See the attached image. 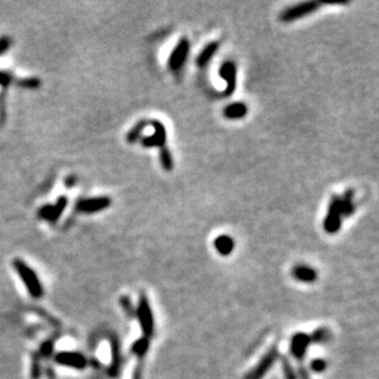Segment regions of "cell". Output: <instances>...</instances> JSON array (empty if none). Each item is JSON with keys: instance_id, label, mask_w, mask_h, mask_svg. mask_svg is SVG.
Returning a JSON list of instances; mask_svg holds the SVG:
<instances>
[{"instance_id": "obj_3", "label": "cell", "mask_w": 379, "mask_h": 379, "mask_svg": "<svg viewBox=\"0 0 379 379\" xmlns=\"http://www.w3.org/2000/svg\"><path fill=\"white\" fill-rule=\"evenodd\" d=\"M341 221H342V215L340 211V196L334 194L329 202L326 220H324V230L326 234H334L339 232Z\"/></svg>"}, {"instance_id": "obj_18", "label": "cell", "mask_w": 379, "mask_h": 379, "mask_svg": "<svg viewBox=\"0 0 379 379\" xmlns=\"http://www.w3.org/2000/svg\"><path fill=\"white\" fill-rule=\"evenodd\" d=\"M150 124L152 126L154 130V136L156 139V144L157 148H164L166 146V142H167V132H166V128H164V124L161 123L160 120H152L150 122Z\"/></svg>"}, {"instance_id": "obj_24", "label": "cell", "mask_w": 379, "mask_h": 379, "mask_svg": "<svg viewBox=\"0 0 379 379\" xmlns=\"http://www.w3.org/2000/svg\"><path fill=\"white\" fill-rule=\"evenodd\" d=\"M120 304L123 307L124 312L126 313V316H130V318H136V310L134 308L132 303L128 296H123L120 298Z\"/></svg>"}, {"instance_id": "obj_1", "label": "cell", "mask_w": 379, "mask_h": 379, "mask_svg": "<svg viewBox=\"0 0 379 379\" xmlns=\"http://www.w3.org/2000/svg\"><path fill=\"white\" fill-rule=\"evenodd\" d=\"M14 268L18 272V276L22 280L24 285L28 291V294H31L34 298H40L43 296V286L40 284L38 276H37L36 272L26 264L25 262H22L21 259H15L12 262Z\"/></svg>"}, {"instance_id": "obj_30", "label": "cell", "mask_w": 379, "mask_h": 379, "mask_svg": "<svg viewBox=\"0 0 379 379\" xmlns=\"http://www.w3.org/2000/svg\"><path fill=\"white\" fill-rule=\"evenodd\" d=\"M142 145L144 146V148H154V146H157L156 139H155V136H154V134L148 135V136L142 138Z\"/></svg>"}, {"instance_id": "obj_8", "label": "cell", "mask_w": 379, "mask_h": 379, "mask_svg": "<svg viewBox=\"0 0 379 379\" xmlns=\"http://www.w3.org/2000/svg\"><path fill=\"white\" fill-rule=\"evenodd\" d=\"M310 344H312V341H310V334L297 332V334H294V336L291 338V341H290V352H291L292 356H294L297 361L302 364L303 358H304Z\"/></svg>"}, {"instance_id": "obj_7", "label": "cell", "mask_w": 379, "mask_h": 379, "mask_svg": "<svg viewBox=\"0 0 379 379\" xmlns=\"http://www.w3.org/2000/svg\"><path fill=\"white\" fill-rule=\"evenodd\" d=\"M112 204V200L108 196L88 198V199H80L76 202V210L84 214H94L108 209Z\"/></svg>"}, {"instance_id": "obj_15", "label": "cell", "mask_w": 379, "mask_h": 379, "mask_svg": "<svg viewBox=\"0 0 379 379\" xmlns=\"http://www.w3.org/2000/svg\"><path fill=\"white\" fill-rule=\"evenodd\" d=\"M214 246H215L216 250H218L221 256H230V254L234 252V238L230 237L228 234H221L216 238L215 242H214Z\"/></svg>"}, {"instance_id": "obj_19", "label": "cell", "mask_w": 379, "mask_h": 379, "mask_svg": "<svg viewBox=\"0 0 379 379\" xmlns=\"http://www.w3.org/2000/svg\"><path fill=\"white\" fill-rule=\"evenodd\" d=\"M148 124H150V122L144 120V119L138 122L130 130H129L128 134H126V142H128L129 144H134V142H136L138 140L142 138V132H144V129L148 126Z\"/></svg>"}, {"instance_id": "obj_21", "label": "cell", "mask_w": 379, "mask_h": 379, "mask_svg": "<svg viewBox=\"0 0 379 379\" xmlns=\"http://www.w3.org/2000/svg\"><path fill=\"white\" fill-rule=\"evenodd\" d=\"M148 346H150V341H148V338L142 336L132 344V352L134 354L135 356L139 357V358H144L146 352H148Z\"/></svg>"}, {"instance_id": "obj_27", "label": "cell", "mask_w": 379, "mask_h": 379, "mask_svg": "<svg viewBox=\"0 0 379 379\" xmlns=\"http://www.w3.org/2000/svg\"><path fill=\"white\" fill-rule=\"evenodd\" d=\"M12 38H10L9 36L0 37V56L9 50V48H10V46H12Z\"/></svg>"}, {"instance_id": "obj_29", "label": "cell", "mask_w": 379, "mask_h": 379, "mask_svg": "<svg viewBox=\"0 0 379 379\" xmlns=\"http://www.w3.org/2000/svg\"><path fill=\"white\" fill-rule=\"evenodd\" d=\"M53 354V344L50 341H47V342L42 344L40 346V354L43 357H50V354Z\"/></svg>"}, {"instance_id": "obj_11", "label": "cell", "mask_w": 379, "mask_h": 379, "mask_svg": "<svg viewBox=\"0 0 379 379\" xmlns=\"http://www.w3.org/2000/svg\"><path fill=\"white\" fill-rule=\"evenodd\" d=\"M220 76L226 81L227 86L224 90L226 96H231L236 90V82H237V68L234 62H224L220 66Z\"/></svg>"}, {"instance_id": "obj_12", "label": "cell", "mask_w": 379, "mask_h": 379, "mask_svg": "<svg viewBox=\"0 0 379 379\" xmlns=\"http://www.w3.org/2000/svg\"><path fill=\"white\" fill-rule=\"evenodd\" d=\"M110 348H112V364H110L108 374L112 378H117L120 374L122 370V356H120V348H119V341L116 336L110 339Z\"/></svg>"}, {"instance_id": "obj_9", "label": "cell", "mask_w": 379, "mask_h": 379, "mask_svg": "<svg viewBox=\"0 0 379 379\" xmlns=\"http://www.w3.org/2000/svg\"><path fill=\"white\" fill-rule=\"evenodd\" d=\"M56 362L60 366H66L75 370H82L88 366V360L80 352H70V351H63L56 356Z\"/></svg>"}, {"instance_id": "obj_32", "label": "cell", "mask_w": 379, "mask_h": 379, "mask_svg": "<svg viewBox=\"0 0 379 379\" xmlns=\"http://www.w3.org/2000/svg\"><path fill=\"white\" fill-rule=\"evenodd\" d=\"M297 376H298L301 379H312L310 378V373H308V370H306L304 367L302 366V364H300V368H298V372H297Z\"/></svg>"}, {"instance_id": "obj_13", "label": "cell", "mask_w": 379, "mask_h": 379, "mask_svg": "<svg viewBox=\"0 0 379 379\" xmlns=\"http://www.w3.org/2000/svg\"><path fill=\"white\" fill-rule=\"evenodd\" d=\"M292 276L296 280L302 281V282H314L318 278L316 270L313 268L307 266L304 264H297L296 266L292 269Z\"/></svg>"}, {"instance_id": "obj_26", "label": "cell", "mask_w": 379, "mask_h": 379, "mask_svg": "<svg viewBox=\"0 0 379 379\" xmlns=\"http://www.w3.org/2000/svg\"><path fill=\"white\" fill-rule=\"evenodd\" d=\"M40 81L37 78H24L20 81V86L25 88H38Z\"/></svg>"}, {"instance_id": "obj_28", "label": "cell", "mask_w": 379, "mask_h": 379, "mask_svg": "<svg viewBox=\"0 0 379 379\" xmlns=\"http://www.w3.org/2000/svg\"><path fill=\"white\" fill-rule=\"evenodd\" d=\"M31 374H32V379H38L40 376V362H38V358H37L36 356H34V361H32Z\"/></svg>"}, {"instance_id": "obj_25", "label": "cell", "mask_w": 379, "mask_h": 379, "mask_svg": "<svg viewBox=\"0 0 379 379\" xmlns=\"http://www.w3.org/2000/svg\"><path fill=\"white\" fill-rule=\"evenodd\" d=\"M326 362L322 358L313 360L312 364H310V370L316 373H322L323 370H326Z\"/></svg>"}, {"instance_id": "obj_16", "label": "cell", "mask_w": 379, "mask_h": 379, "mask_svg": "<svg viewBox=\"0 0 379 379\" xmlns=\"http://www.w3.org/2000/svg\"><path fill=\"white\" fill-rule=\"evenodd\" d=\"M248 113V107L247 104H243V102H236V104H231L226 106V108L224 110V116L227 119H240L244 117Z\"/></svg>"}, {"instance_id": "obj_22", "label": "cell", "mask_w": 379, "mask_h": 379, "mask_svg": "<svg viewBox=\"0 0 379 379\" xmlns=\"http://www.w3.org/2000/svg\"><path fill=\"white\" fill-rule=\"evenodd\" d=\"M310 336L313 344H326L332 338V332L328 328H318Z\"/></svg>"}, {"instance_id": "obj_31", "label": "cell", "mask_w": 379, "mask_h": 379, "mask_svg": "<svg viewBox=\"0 0 379 379\" xmlns=\"http://www.w3.org/2000/svg\"><path fill=\"white\" fill-rule=\"evenodd\" d=\"M12 82V75L5 72H0V85L8 86Z\"/></svg>"}, {"instance_id": "obj_17", "label": "cell", "mask_w": 379, "mask_h": 379, "mask_svg": "<svg viewBox=\"0 0 379 379\" xmlns=\"http://www.w3.org/2000/svg\"><path fill=\"white\" fill-rule=\"evenodd\" d=\"M218 47H220V43L218 42H211L208 46H205L204 50L200 52L199 56L196 58V64L198 66L202 68L206 66L208 63L212 59V56H215L216 52L218 50Z\"/></svg>"}, {"instance_id": "obj_4", "label": "cell", "mask_w": 379, "mask_h": 379, "mask_svg": "<svg viewBox=\"0 0 379 379\" xmlns=\"http://www.w3.org/2000/svg\"><path fill=\"white\" fill-rule=\"evenodd\" d=\"M320 5L322 2H300V4L294 5V6H290L286 10H284L280 14V20L282 22H292V21H296L297 18H304V16L310 15V14L316 12Z\"/></svg>"}, {"instance_id": "obj_14", "label": "cell", "mask_w": 379, "mask_h": 379, "mask_svg": "<svg viewBox=\"0 0 379 379\" xmlns=\"http://www.w3.org/2000/svg\"><path fill=\"white\" fill-rule=\"evenodd\" d=\"M354 189H348L342 196H340V211L341 215L345 218H350L354 215L356 210V205L354 202Z\"/></svg>"}, {"instance_id": "obj_2", "label": "cell", "mask_w": 379, "mask_h": 379, "mask_svg": "<svg viewBox=\"0 0 379 379\" xmlns=\"http://www.w3.org/2000/svg\"><path fill=\"white\" fill-rule=\"evenodd\" d=\"M136 318L140 323V328L145 338H151L155 332V319H154L152 310H151L150 302H148L146 294L142 292L140 294L139 304L136 310Z\"/></svg>"}, {"instance_id": "obj_5", "label": "cell", "mask_w": 379, "mask_h": 379, "mask_svg": "<svg viewBox=\"0 0 379 379\" xmlns=\"http://www.w3.org/2000/svg\"><path fill=\"white\" fill-rule=\"evenodd\" d=\"M278 358V346L274 345L272 348H270L268 350V352L262 357L260 361L258 362L256 367L248 373L246 379H262L265 377V374L268 373V370H270L274 364L276 362V360Z\"/></svg>"}, {"instance_id": "obj_23", "label": "cell", "mask_w": 379, "mask_h": 379, "mask_svg": "<svg viewBox=\"0 0 379 379\" xmlns=\"http://www.w3.org/2000/svg\"><path fill=\"white\" fill-rule=\"evenodd\" d=\"M281 366H282V370H284V376H285V379H298V376H297V370H294V366H292L291 361H290V360L286 356L281 357Z\"/></svg>"}, {"instance_id": "obj_10", "label": "cell", "mask_w": 379, "mask_h": 379, "mask_svg": "<svg viewBox=\"0 0 379 379\" xmlns=\"http://www.w3.org/2000/svg\"><path fill=\"white\" fill-rule=\"evenodd\" d=\"M68 205V199L66 196H60L54 205H44L43 208H40L38 211V215L40 218H44V220L50 221V222H56L59 220L60 215L63 214V211L66 210Z\"/></svg>"}, {"instance_id": "obj_20", "label": "cell", "mask_w": 379, "mask_h": 379, "mask_svg": "<svg viewBox=\"0 0 379 379\" xmlns=\"http://www.w3.org/2000/svg\"><path fill=\"white\" fill-rule=\"evenodd\" d=\"M160 164H161L162 168L167 172H170L174 168V161H173L172 154L167 146L160 148Z\"/></svg>"}, {"instance_id": "obj_6", "label": "cell", "mask_w": 379, "mask_h": 379, "mask_svg": "<svg viewBox=\"0 0 379 379\" xmlns=\"http://www.w3.org/2000/svg\"><path fill=\"white\" fill-rule=\"evenodd\" d=\"M189 50H190V44H189L188 38L182 37L180 40V42L177 43V46L173 48L172 53L170 56L168 66L172 72H178L183 66V64L186 60V56L189 54Z\"/></svg>"}]
</instances>
